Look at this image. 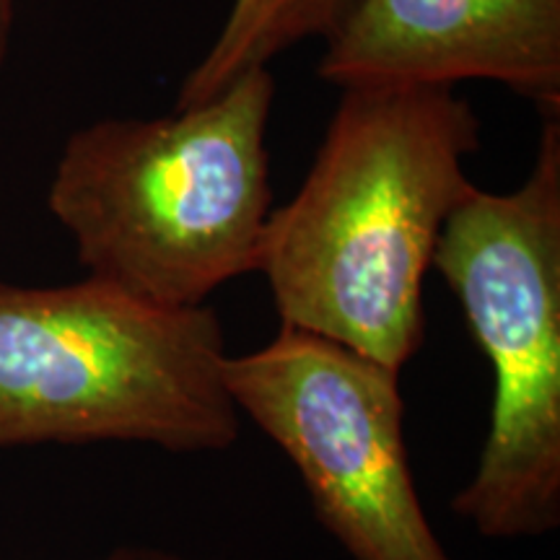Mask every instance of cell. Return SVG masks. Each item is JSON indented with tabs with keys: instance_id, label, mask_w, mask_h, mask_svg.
Wrapping results in <instances>:
<instances>
[{
	"instance_id": "52a82bcc",
	"label": "cell",
	"mask_w": 560,
	"mask_h": 560,
	"mask_svg": "<svg viewBox=\"0 0 560 560\" xmlns=\"http://www.w3.org/2000/svg\"><path fill=\"white\" fill-rule=\"evenodd\" d=\"M359 0H234L219 37L182 81L177 109L213 100L306 39H330Z\"/></svg>"
},
{
	"instance_id": "3957f363",
	"label": "cell",
	"mask_w": 560,
	"mask_h": 560,
	"mask_svg": "<svg viewBox=\"0 0 560 560\" xmlns=\"http://www.w3.org/2000/svg\"><path fill=\"white\" fill-rule=\"evenodd\" d=\"M213 310L161 306L86 278L0 285V452L132 441L177 454L223 452L242 416Z\"/></svg>"
},
{
	"instance_id": "8992f818",
	"label": "cell",
	"mask_w": 560,
	"mask_h": 560,
	"mask_svg": "<svg viewBox=\"0 0 560 560\" xmlns=\"http://www.w3.org/2000/svg\"><path fill=\"white\" fill-rule=\"evenodd\" d=\"M317 73L340 89L493 81L558 115L560 0H359Z\"/></svg>"
},
{
	"instance_id": "5b68a950",
	"label": "cell",
	"mask_w": 560,
	"mask_h": 560,
	"mask_svg": "<svg viewBox=\"0 0 560 560\" xmlns=\"http://www.w3.org/2000/svg\"><path fill=\"white\" fill-rule=\"evenodd\" d=\"M400 374L285 325L223 366L240 416L293 462L319 524L350 558L452 560L412 480Z\"/></svg>"
},
{
	"instance_id": "9c48e42d",
	"label": "cell",
	"mask_w": 560,
	"mask_h": 560,
	"mask_svg": "<svg viewBox=\"0 0 560 560\" xmlns=\"http://www.w3.org/2000/svg\"><path fill=\"white\" fill-rule=\"evenodd\" d=\"M107 560H190L174 556V552H164V550H120L115 556H109Z\"/></svg>"
},
{
	"instance_id": "6da1fadb",
	"label": "cell",
	"mask_w": 560,
	"mask_h": 560,
	"mask_svg": "<svg viewBox=\"0 0 560 560\" xmlns=\"http://www.w3.org/2000/svg\"><path fill=\"white\" fill-rule=\"evenodd\" d=\"M480 120L446 86L342 89L299 192L272 210L260 270L280 325L402 371L425 338L423 280L472 190Z\"/></svg>"
},
{
	"instance_id": "7a4b0ae2",
	"label": "cell",
	"mask_w": 560,
	"mask_h": 560,
	"mask_svg": "<svg viewBox=\"0 0 560 560\" xmlns=\"http://www.w3.org/2000/svg\"><path fill=\"white\" fill-rule=\"evenodd\" d=\"M272 100V73L257 68L174 115L75 130L47 208L89 276L182 310L260 268Z\"/></svg>"
},
{
	"instance_id": "277c9868",
	"label": "cell",
	"mask_w": 560,
	"mask_h": 560,
	"mask_svg": "<svg viewBox=\"0 0 560 560\" xmlns=\"http://www.w3.org/2000/svg\"><path fill=\"white\" fill-rule=\"evenodd\" d=\"M433 268L493 366L486 444L454 511L486 540L560 524V120L545 115L529 177L472 187L441 229Z\"/></svg>"
},
{
	"instance_id": "ba28073f",
	"label": "cell",
	"mask_w": 560,
	"mask_h": 560,
	"mask_svg": "<svg viewBox=\"0 0 560 560\" xmlns=\"http://www.w3.org/2000/svg\"><path fill=\"white\" fill-rule=\"evenodd\" d=\"M13 9H16V0H0V68H3L5 58H9Z\"/></svg>"
}]
</instances>
